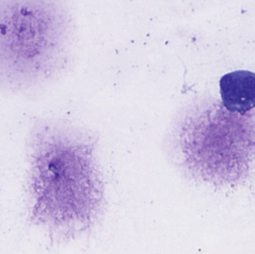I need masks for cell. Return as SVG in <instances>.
Returning a JSON list of instances; mask_svg holds the SVG:
<instances>
[{"label": "cell", "mask_w": 255, "mask_h": 254, "mask_svg": "<svg viewBox=\"0 0 255 254\" xmlns=\"http://www.w3.org/2000/svg\"><path fill=\"white\" fill-rule=\"evenodd\" d=\"M64 128L36 121L26 145L25 206L30 225L61 238L77 210V160Z\"/></svg>", "instance_id": "cell-1"}, {"label": "cell", "mask_w": 255, "mask_h": 254, "mask_svg": "<svg viewBox=\"0 0 255 254\" xmlns=\"http://www.w3.org/2000/svg\"><path fill=\"white\" fill-rule=\"evenodd\" d=\"M220 92L225 107L244 114L255 107V73L236 71L220 80Z\"/></svg>", "instance_id": "cell-2"}]
</instances>
